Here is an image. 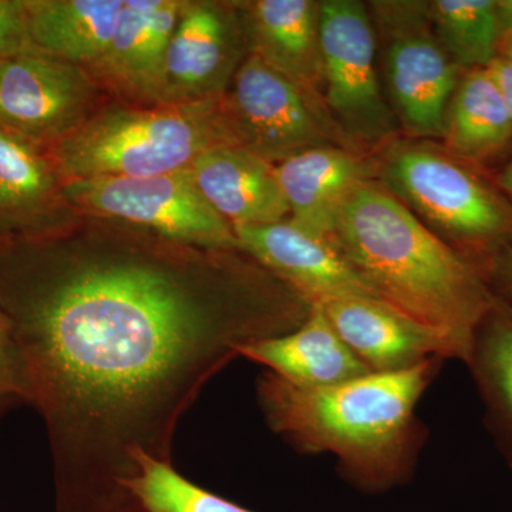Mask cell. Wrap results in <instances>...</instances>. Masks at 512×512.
Returning a JSON list of instances; mask_svg holds the SVG:
<instances>
[{
    "label": "cell",
    "mask_w": 512,
    "mask_h": 512,
    "mask_svg": "<svg viewBox=\"0 0 512 512\" xmlns=\"http://www.w3.org/2000/svg\"><path fill=\"white\" fill-rule=\"evenodd\" d=\"M0 312L20 399L49 434L56 512H144L128 490L141 458L171 463L205 383L311 305L268 269L0 239Z\"/></svg>",
    "instance_id": "obj_1"
},
{
    "label": "cell",
    "mask_w": 512,
    "mask_h": 512,
    "mask_svg": "<svg viewBox=\"0 0 512 512\" xmlns=\"http://www.w3.org/2000/svg\"><path fill=\"white\" fill-rule=\"evenodd\" d=\"M332 241L380 301L436 336L446 359L468 362L498 299L476 266L373 180L350 195Z\"/></svg>",
    "instance_id": "obj_2"
},
{
    "label": "cell",
    "mask_w": 512,
    "mask_h": 512,
    "mask_svg": "<svg viewBox=\"0 0 512 512\" xmlns=\"http://www.w3.org/2000/svg\"><path fill=\"white\" fill-rule=\"evenodd\" d=\"M441 360L326 387L295 386L268 372L259 379V403L271 429L293 447L333 454L350 484L383 493L412 476L423 443L416 407Z\"/></svg>",
    "instance_id": "obj_3"
},
{
    "label": "cell",
    "mask_w": 512,
    "mask_h": 512,
    "mask_svg": "<svg viewBox=\"0 0 512 512\" xmlns=\"http://www.w3.org/2000/svg\"><path fill=\"white\" fill-rule=\"evenodd\" d=\"M237 144L222 99L113 109L49 148L60 180L141 178L188 170L204 151Z\"/></svg>",
    "instance_id": "obj_4"
},
{
    "label": "cell",
    "mask_w": 512,
    "mask_h": 512,
    "mask_svg": "<svg viewBox=\"0 0 512 512\" xmlns=\"http://www.w3.org/2000/svg\"><path fill=\"white\" fill-rule=\"evenodd\" d=\"M377 171L384 188L478 271L511 241V205L447 151L396 143Z\"/></svg>",
    "instance_id": "obj_5"
},
{
    "label": "cell",
    "mask_w": 512,
    "mask_h": 512,
    "mask_svg": "<svg viewBox=\"0 0 512 512\" xmlns=\"http://www.w3.org/2000/svg\"><path fill=\"white\" fill-rule=\"evenodd\" d=\"M222 104L235 143L269 163L312 148H352L319 97L254 53L242 60Z\"/></svg>",
    "instance_id": "obj_6"
},
{
    "label": "cell",
    "mask_w": 512,
    "mask_h": 512,
    "mask_svg": "<svg viewBox=\"0 0 512 512\" xmlns=\"http://www.w3.org/2000/svg\"><path fill=\"white\" fill-rule=\"evenodd\" d=\"M66 204L215 252L239 249L235 229L202 197L190 168L141 178L63 181Z\"/></svg>",
    "instance_id": "obj_7"
},
{
    "label": "cell",
    "mask_w": 512,
    "mask_h": 512,
    "mask_svg": "<svg viewBox=\"0 0 512 512\" xmlns=\"http://www.w3.org/2000/svg\"><path fill=\"white\" fill-rule=\"evenodd\" d=\"M319 19L326 110L350 146L386 144L397 120L377 74L369 6L359 0H323Z\"/></svg>",
    "instance_id": "obj_8"
},
{
    "label": "cell",
    "mask_w": 512,
    "mask_h": 512,
    "mask_svg": "<svg viewBox=\"0 0 512 512\" xmlns=\"http://www.w3.org/2000/svg\"><path fill=\"white\" fill-rule=\"evenodd\" d=\"M372 10L396 120L414 137H443L461 69L434 35L426 2H373Z\"/></svg>",
    "instance_id": "obj_9"
},
{
    "label": "cell",
    "mask_w": 512,
    "mask_h": 512,
    "mask_svg": "<svg viewBox=\"0 0 512 512\" xmlns=\"http://www.w3.org/2000/svg\"><path fill=\"white\" fill-rule=\"evenodd\" d=\"M89 70L29 46L0 63V128L50 148L90 119Z\"/></svg>",
    "instance_id": "obj_10"
},
{
    "label": "cell",
    "mask_w": 512,
    "mask_h": 512,
    "mask_svg": "<svg viewBox=\"0 0 512 512\" xmlns=\"http://www.w3.org/2000/svg\"><path fill=\"white\" fill-rule=\"evenodd\" d=\"M245 39L242 19L228 6L184 2L165 53L157 106L222 99L241 66Z\"/></svg>",
    "instance_id": "obj_11"
},
{
    "label": "cell",
    "mask_w": 512,
    "mask_h": 512,
    "mask_svg": "<svg viewBox=\"0 0 512 512\" xmlns=\"http://www.w3.org/2000/svg\"><path fill=\"white\" fill-rule=\"evenodd\" d=\"M235 234L239 251L291 286L309 305L349 295L377 298L332 239L301 227L291 218L235 228Z\"/></svg>",
    "instance_id": "obj_12"
},
{
    "label": "cell",
    "mask_w": 512,
    "mask_h": 512,
    "mask_svg": "<svg viewBox=\"0 0 512 512\" xmlns=\"http://www.w3.org/2000/svg\"><path fill=\"white\" fill-rule=\"evenodd\" d=\"M316 306L370 372H396L431 357L446 359L436 336L373 296H340Z\"/></svg>",
    "instance_id": "obj_13"
},
{
    "label": "cell",
    "mask_w": 512,
    "mask_h": 512,
    "mask_svg": "<svg viewBox=\"0 0 512 512\" xmlns=\"http://www.w3.org/2000/svg\"><path fill=\"white\" fill-rule=\"evenodd\" d=\"M190 171L202 197L234 229L275 224L291 215L276 165L245 147H212Z\"/></svg>",
    "instance_id": "obj_14"
},
{
    "label": "cell",
    "mask_w": 512,
    "mask_h": 512,
    "mask_svg": "<svg viewBox=\"0 0 512 512\" xmlns=\"http://www.w3.org/2000/svg\"><path fill=\"white\" fill-rule=\"evenodd\" d=\"M63 204L49 148L0 128V239L49 238Z\"/></svg>",
    "instance_id": "obj_15"
},
{
    "label": "cell",
    "mask_w": 512,
    "mask_h": 512,
    "mask_svg": "<svg viewBox=\"0 0 512 512\" xmlns=\"http://www.w3.org/2000/svg\"><path fill=\"white\" fill-rule=\"evenodd\" d=\"M184 2L126 0L116 35L93 69L120 92L158 104L165 53Z\"/></svg>",
    "instance_id": "obj_16"
},
{
    "label": "cell",
    "mask_w": 512,
    "mask_h": 512,
    "mask_svg": "<svg viewBox=\"0 0 512 512\" xmlns=\"http://www.w3.org/2000/svg\"><path fill=\"white\" fill-rule=\"evenodd\" d=\"M276 175L291 220L332 239L340 211L360 184L372 180L373 167L353 148L326 146L276 164Z\"/></svg>",
    "instance_id": "obj_17"
},
{
    "label": "cell",
    "mask_w": 512,
    "mask_h": 512,
    "mask_svg": "<svg viewBox=\"0 0 512 512\" xmlns=\"http://www.w3.org/2000/svg\"><path fill=\"white\" fill-rule=\"evenodd\" d=\"M239 8L251 53L323 101L319 2L256 0Z\"/></svg>",
    "instance_id": "obj_18"
},
{
    "label": "cell",
    "mask_w": 512,
    "mask_h": 512,
    "mask_svg": "<svg viewBox=\"0 0 512 512\" xmlns=\"http://www.w3.org/2000/svg\"><path fill=\"white\" fill-rule=\"evenodd\" d=\"M241 357L301 387L333 386L373 373L340 339L316 305H311V312L301 326L285 335L245 346Z\"/></svg>",
    "instance_id": "obj_19"
},
{
    "label": "cell",
    "mask_w": 512,
    "mask_h": 512,
    "mask_svg": "<svg viewBox=\"0 0 512 512\" xmlns=\"http://www.w3.org/2000/svg\"><path fill=\"white\" fill-rule=\"evenodd\" d=\"M126 0H28V33L36 49L93 67L116 35Z\"/></svg>",
    "instance_id": "obj_20"
},
{
    "label": "cell",
    "mask_w": 512,
    "mask_h": 512,
    "mask_svg": "<svg viewBox=\"0 0 512 512\" xmlns=\"http://www.w3.org/2000/svg\"><path fill=\"white\" fill-rule=\"evenodd\" d=\"M441 138L447 153L463 163H490L510 147V111L487 67L468 70L461 77Z\"/></svg>",
    "instance_id": "obj_21"
},
{
    "label": "cell",
    "mask_w": 512,
    "mask_h": 512,
    "mask_svg": "<svg viewBox=\"0 0 512 512\" xmlns=\"http://www.w3.org/2000/svg\"><path fill=\"white\" fill-rule=\"evenodd\" d=\"M485 407V420L512 470V303L498 298L477 328L466 363Z\"/></svg>",
    "instance_id": "obj_22"
},
{
    "label": "cell",
    "mask_w": 512,
    "mask_h": 512,
    "mask_svg": "<svg viewBox=\"0 0 512 512\" xmlns=\"http://www.w3.org/2000/svg\"><path fill=\"white\" fill-rule=\"evenodd\" d=\"M431 29L461 70L484 69L497 57L500 22L494 0L426 2Z\"/></svg>",
    "instance_id": "obj_23"
},
{
    "label": "cell",
    "mask_w": 512,
    "mask_h": 512,
    "mask_svg": "<svg viewBox=\"0 0 512 512\" xmlns=\"http://www.w3.org/2000/svg\"><path fill=\"white\" fill-rule=\"evenodd\" d=\"M144 512H254L204 490L171 463L143 457L140 474L128 485Z\"/></svg>",
    "instance_id": "obj_24"
},
{
    "label": "cell",
    "mask_w": 512,
    "mask_h": 512,
    "mask_svg": "<svg viewBox=\"0 0 512 512\" xmlns=\"http://www.w3.org/2000/svg\"><path fill=\"white\" fill-rule=\"evenodd\" d=\"M29 46L28 0H0V63Z\"/></svg>",
    "instance_id": "obj_25"
},
{
    "label": "cell",
    "mask_w": 512,
    "mask_h": 512,
    "mask_svg": "<svg viewBox=\"0 0 512 512\" xmlns=\"http://www.w3.org/2000/svg\"><path fill=\"white\" fill-rule=\"evenodd\" d=\"M481 274L498 298L512 303V239L491 256Z\"/></svg>",
    "instance_id": "obj_26"
},
{
    "label": "cell",
    "mask_w": 512,
    "mask_h": 512,
    "mask_svg": "<svg viewBox=\"0 0 512 512\" xmlns=\"http://www.w3.org/2000/svg\"><path fill=\"white\" fill-rule=\"evenodd\" d=\"M0 394L20 397L18 370L10 346L0 345Z\"/></svg>",
    "instance_id": "obj_27"
},
{
    "label": "cell",
    "mask_w": 512,
    "mask_h": 512,
    "mask_svg": "<svg viewBox=\"0 0 512 512\" xmlns=\"http://www.w3.org/2000/svg\"><path fill=\"white\" fill-rule=\"evenodd\" d=\"M487 69L493 74L495 83L503 94L512 119V63L501 59V57H495Z\"/></svg>",
    "instance_id": "obj_28"
},
{
    "label": "cell",
    "mask_w": 512,
    "mask_h": 512,
    "mask_svg": "<svg viewBox=\"0 0 512 512\" xmlns=\"http://www.w3.org/2000/svg\"><path fill=\"white\" fill-rule=\"evenodd\" d=\"M497 57L512 63V26L504 29L498 39Z\"/></svg>",
    "instance_id": "obj_29"
},
{
    "label": "cell",
    "mask_w": 512,
    "mask_h": 512,
    "mask_svg": "<svg viewBox=\"0 0 512 512\" xmlns=\"http://www.w3.org/2000/svg\"><path fill=\"white\" fill-rule=\"evenodd\" d=\"M498 184H500L501 190L508 195L512 200V158L507 167L504 168L500 178H498Z\"/></svg>",
    "instance_id": "obj_30"
},
{
    "label": "cell",
    "mask_w": 512,
    "mask_h": 512,
    "mask_svg": "<svg viewBox=\"0 0 512 512\" xmlns=\"http://www.w3.org/2000/svg\"><path fill=\"white\" fill-rule=\"evenodd\" d=\"M0 345L10 346L8 322L2 312H0Z\"/></svg>",
    "instance_id": "obj_31"
},
{
    "label": "cell",
    "mask_w": 512,
    "mask_h": 512,
    "mask_svg": "<svg viewBox=\"0 0 512 512\" xmlns=\"http://www.w3.org/2000/svg\"><path fill=\"white\" fill-rule=\"evenodd\" d=\"M9 397L3 396V394H0V406H3V404L6 403V400H8Z\"/></svg>",
    "instance_id": "obj_32"
}]
</instances>
